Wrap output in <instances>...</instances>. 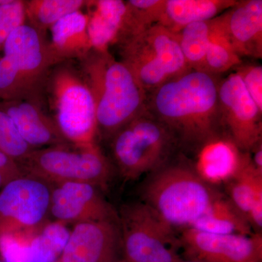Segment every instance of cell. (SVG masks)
Segmentation results:
<instances>
[{"label": "cell", "mask_w": 262, "mask_h": 262, "mask_svg": "<svg viewBox=\"0 0 262 262\" xmlns=\"http://www.w3.org/2000/svg\"><path fill=\"white\" fill-rule=\"evenodd\" d=\"M246 152L225 136L208 143L195 155L193 168L202 180L213 187L227 184L244 164Z\"/></svg>", "instance_id": "e0dca14e"}, {"label": "cell", "mask_w": 262, "mask_h": 262, "mask_svg": "<svg viewBox=\"0 0 262 262\" xmlns=\"http://www.w3.org/2000/svg\"><path fill=\"white\" fill-rule=\"evenodd\" d=\"M51 185L25 175L0 190V241L10 236L34 235L47 224Z\"/></svg>", "instance_id": "30bf717a"}, {"label": "cell", "mask_w": 262, "mask_h": 262, "mask_svg": "<svg viewBox=\"0 0 262 262\" xmlns=\"http://www.w3.org/2000/svg\"><path fill=\"white\" fill-rule=\"evenodd\" d=\"M226 186L229 199L247 217L253 198L262 189V173L253 166L250 152H246L241 170Z\"/></svg>", "instance_id": "d4e9b609"}, {"label": "cell", "mask_w": 262, "mask_h": 262, "mask_svg": "<svg viewBox=\"0 0 262 262\" xmlns=\"http://www.w3.org/2000/svg\"><path fill=\"white\" fill-rule=\"evenodd\" d=\"M122 251L119 221L77 224L58 262H117Z\"/></svg>", "instance_id": "5bb4252c"}, {"label": "cell", "mask_w": 262, "mask_h": 262, "mask_svg": "<svg viewBox=\"0 0 262 262\" xmlns=\"http://www.w3.org/2000/svg\"><path fill=\"white\" fill-rule=\"evenodd\" d=\"M125 262H179V237L144 203L125 205L118 213Z\"/></svg>", "instance_id": "9c48e42d"}, {"label": "cell", "mask_w": 262, "mask_h": 262, "mask_svg": "<svg viewBox=\"0 0 262 262\" xmlns=\"http://www.w3.org/2000/svg\"><path fill=\"white\" fill-rule=\"evenodd\" d=\"M88 22L87 13L77 10L66 15L50 29V43L60 61H78L92 49Z\"/></svg>", "instance_id": "ac0fdd59"}, {"label": "cell", "mask_w": 262, "mask_h": 262, "mask_svg": "<svg viewBox=\"0 0 262 262\" xmlns=\"http://www.w3.org/2000/svg\"><path fill=\"white\" fill-rule=\"evenodd\" d=\"M76 61L94 96L98 136L108 141L145 111L147 94L128 67L110 51L91 49Z\"/></svg>", "instance_id": "7a4b0ae2"}, {"label": "cell", "mask_w": 262, "mask_h": 262, "mask_svg": "<svg viewBox=\"0 0 262 262\" xmlns=\"http://www.w3.org/2000/svg\"><path fill=\"white\" fill-rule=\"evenodd\" d=\"M184 259L200 262H261L262 236L219 234L186 229L179 236Z\"/></svg>", "instance_id": "7c38bea8"}, {"label": "cell", "mask_w": 262, "mask_h": 262, "mask_svg": "<svg viewBox=\"0 0 262 262\" xmlns=\"http://www.w3.org/2000/svg\"><path fill=\"white\" fill-rule=\"evenodd\" d=\"M51 186L49 215L63 225L119 221L118 213L101 189L88 183L64 182Z\"/></svg>", "instance_id": "4fadbf2b"}, {"label": "cell", "mask_w": 262, "mask_h": 262, "mask_svg": "<svg viewBox=\"0 0 262 262\" xmlns=\"http://www.w3.org/2000/svg\"><path fill=\"white\" fill-rule=\"evenodd\" d=\"M248 94L258 107L262 110V67L256 63H244L241 62L234 67Z\"/></svg>", "instance_id": "f546056e"}, {"label": "cell", "mask_w": 262, "mask_h": 262, "mask_svg": "<svg viewBox=\"0 0 262 262\" xmlns=\"http://www.w3.org/2000/svg\"><path fill=\"white\" fill-rule=\"evenodd\" d=\"M213 32L205 57L204 72L219 76L237 67L242 58L234 51L218 23L213 19Z\"/></svg>", "instance_id": "4316f807"}, {"label": "cell", "mask_w": 262, "mask_h": 262, "mask_svg": "<svg viewBox=\"0 0 262 262\" xmlns=\"http://www.w3.org/2000/svg\"><path fill=\"white\" fill-rule=\"evenodd\" d=\"M25 175L20 165L13 158L0 151V190L6 184Z\"/></svg>", "instance_id": "4dcf8cb0"}, {"label": "cell", "mask_w": 262, "mask_h": 262, "mask_svg": "<svg viewBox=\"0 0 262 262\" xmlns=\"http://www.w3.org/2000/svg\"><path fill=\"white\" fill-rule=\"evenodd\" d=\"M108 141L119 173L130 181L163 166L179 150L168 129L146 108L117 130Z\"/></svg>", "instance_id": "8992f818"}, {"label": "cell", "mask_w": 262, "mask_h": 262, "mask_svg": "<svg viewBox=\"0 0 262 262\" xmlns=\"http://www.w3.org/2000/svg\"><path fill=\"white\" fill-rule=\"evenodd\" d=\"M86 0H24L26 23L48 34L66 15L85 8Z\"/></svg>", "instance_id": "7402d4cb"}, {"label": "cell", "mask_w": 262, "mask_h": 262, "mask_svg": "<svg viewBox=\"0 0 262 262\" xmlns=\"http://www.w3.org/2000/svg\"><path fill=\"white\" fill-rule=\"evenodd\" d=\"M220 80L219 76L190 70L147 93L146 110L168 129L179 149L196 155L224 136Z\"/></svg>", "instance_id": "6da1fadb"}, {"label": "cell", "mask_w": 262, "mask_h": 262, "mask_svg": "<svg viewBox=\"0 0 262 262\" xmlns=\"http://www.w3.org/2000/svg\"><path fill=\"white\" fill-rule=\"evenodd\" d=\"M213 19L189 24L177 34L181 51L190 70L204 72L205 57L213 32Z\"/></svg>", "instance_id": "603a6c76"}, {"label": "cell", "mask_w": 262, "mask_h": 262, "mask_svg": "<svg viewBox=\"0 0 262 262\" xmlns=\"http://www.w3.org/2000/svg\"><path fill=\"white\" fill-rule=\"evenodd\" d=\"M24 173L50 185L81 182L106 189L113 166L97 143L85 146H51L33 150L20 164Z\"/></svg>", "instance_id": "ba28073f"}, {"label": "cell", "mask_w": 262, "mask_h": 262, "mask_svg": "<svg viewBox=\"0 0 262 262\" xmlns=\"http://www.w3.org/2000/svg\"><path fill=\"white\" fill-rule=\"evenodd\" d=\"M44 105L30 100L0 101V106L9 115L19 134L34 149L72 144L52 115L46 113Z\"/></svg>", "instance_id": "2e32d148"}, {"label": "cell", "mask_w": 262, "mask_h": 262, "mask_svg": "<svg viewBox=\"0 0 262 262\" xmlns=\"http://www.w3.org/2000/svg\"><path fill=\"white\" fill-rule=\"evenodd\" d=\"M87 8L88 32L92 49L110 51L114 46L125 14L126 5L122 0H90Z\"/></svg>", "instance_id": "d6986e66"}, {"label": "cell", "mask_w": 262, "mask_h": 262, "mask_svg": "<svg viewBox=\"0 0 262 262\" xmlns=\"http://www.w3.org/2000/svg\"><path fill=\"white\" fill-rule=\"evenodd\" d=\"M237 0H165L159 24L177 34L189 24L211 20L232 8Z\"/></svg>", "instance_id": "ffe728a7"}, {"label": "cell", "mask_w": 262, "mask_h": 262, "mask_svg": "<svg viewBox=\"0 0 262 262\" xmlns=\"http://www.w3.org/2000/svg\"><path fill=\"white\" fill-rule=\"evenodd\" d=\"M218 98L224 136L241 151H252L262 142V110L238 75L229 74L220 79Z\"/></svg>", "instance_id": "8fae6325"}, {"label": "cell", "mask_w": 262, "mask_h": 262, "mask_svg": "<svg viewBox=\"0 0 262 262\" xmlns=\"http://www.w3.org/2000/svg\"><path fill=\"white\" fill-rule=\"evenodd\" d=\"M0 262H5V261H3V260H0Z\"/></svg>", "instance_id": "e575fe53"}, {"label": "cell", "mask_w": 262, "mask_h": 262, "mask_svg": "<svg viewBox=\"0 0 262 262\" xmlns=\"http://www.w3.org/2000/svg\"><path fill=\"white\" fill-rule=\"evenodd\" d=\"M46 98L52 117L70 144L85 146L97 143L96 103L77 61L61 62L52 69L46 83Z\"/></svg>", "instance_id": "5b68a950"}, {"label": "cell", "mask_w": 262, "mask_h": 262, "mask_svg": "<svg viewBox=\"0 0 262 262\" xmlns=\"http://www.w3.org/2000/svg\"><path fill=\"white\" fill-rule=\"evenodd\" d=\"M25 23L24 0H0V53L12 33Z\"/></svg>", "instance_id": "f1b7e54d"}, {"label": "cell", "mask_w": 262, "mask_h": 262, "mask_svg": "<svg viewBox=\"0 0 262 262\" xmlns=\"http://www.w3.org/2000/svg\"><path fill=\"white\" fill-rule=\"evenodd\" d=\"M34 149L24 140L9 115L0 106V151L20 164Z\"/></svg>", "instance_id": "83f0119b"}, {"label": "cell", "mask_w": 262, "mask_h": 262, "mask_svg": "<svg viewBox=\"0 0 262 262\" xmlns=\"http://www.w3.org/2000/svg\"><path fill=\"white\" fill-rule=\"evenodd\" d=\"M140 192L141 203L175 232L190 228L223 195L200 178L192 163L174 157L149 173Z\"/></svg>", "instance_id": "3957f363"}, {"label": "cell", "mask_w": 262, "mask_h": 262, "mask_svg": "<svg viewBox=\"0 0 262 262\" xmlns=\"http://www.w3.org/2000/svg\"><path fill=\"white\" fill-rule=\"evenodd\" d=\"M61 62L48 34L27 23L20 26L0 53V101L30 100L45 104L48 75Z\"/></svg>", "instance_id": "277c9868"}, {"label": "cell", "mask_w": 262, "mask_h": 262, "mask_svg": "<svg viewBox=\"0 0 262 262\" xmlns=\"http://www.w3.org/2000/svg\"><path fill=\"white\" fill-rule=\"evenodd\" d=\"M70 234L63 224H46L31 241L29 248L32 262L56 261L63 253Z\"/></svg>", "instance_id": "484cf974"}, {"label": "cell", "mask_w": 262, "mask_h": 262, "mask_svg": "<svg viewBox=\"0 0 262 262\" xmlns=\"http://www.w3.org/2000/svg\"><path fill=\"white\" fill-rule=\"evenodd\" d=\"M125 5L126 9L115 44L159 23L165 0H127Z\"/></svg>", "instance_id": "cb8c5ba5"}, {"label": "cell", "mask_w": 262, "mask_h": 262, "mask_svg": "<svg viewBox=\"0 0 262 262\" xmlns=\"http://www.w3.org/2000/svg\"><path fill=\"white\" fill-rule=\"evenodd\" d=\"M114 46L120 61L128 67L146 94L192 70L184 59L177 34L159 24Z\"/></svg>", "instance_id": "52a82bcc"}, {"label": "cell", "mask_w": 262, "mask_h": 262, "mask_svg": "<svg viewBox=\"0 0 262 262\" xmlns=\"http://www.w3.org/2000/svg\"><path fill=\"white\" fill-rule=\"evenodd\" d=\"M190 228L219 234L250 235L254 233L247 217L224 194L212 203L209 209Z\"/></svg>", "instance_id": "44dd1931"}, {"label": "cell", "mask_w": 262, "mask_h": 262, "mask_svg": "<svg viewBox=\"0 0 262 262\" xmlns=\"http://www.w3.org/2000/svg\"><path fill=\"white\" fill-rule=\"evenodd\" d=\"M234 51L243 57L262 58V1L241 0L216 17Z\"/></svg>", "instance_id": "9a60e30c"}, {"label": "cell", "mask_w": 262, "mask_h": 262, "mask_svg": "<svg viewBox=\"0 0 262 262\" xmlns=\"http://www.w3.org/2000/svg\"><path fill=\"white\" fill-rule=\"evenodd\" d=\"M117 262H125V261H124V260H123V259H120V260H119V261H117Z\"/></svg>", "instance_id": "836d02e7"}, {"label": "cell", "mask_w": 262, "mask_h": 262, "mask_svg": "<svg viewBox=\"0 0 262 262\" xmlns=\"http://www.w3.org/2000/svg\"><path fill=\"white\" fill-rule=\"evenodd\" d=\"M179 262H200L196 261H193V260H188V259H184V258H182Z\"/></svg>", "instance_id": "d6a6232c"}, {"label": "cell", "mask_w": 262, "mask_h": 262, "mask_svg": "<svg viewBox=\"0 0 262 262\" xmlns=\"http://www.w3.org/2000/svg\"><path fill=\"white\" fill-rule=\"evenodd\" d=\"M251 162L258 171L262 173V142L250 151Z\"/></svg>", "instance_id": "1f68e13d"}]
</instances>
